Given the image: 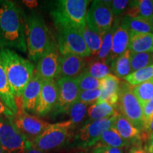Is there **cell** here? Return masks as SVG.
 <instances>
[{"instance_id":"1","label":"cell","mask_w":153,"mask_h":153,"mask_svg":"<svg viewBox=\"0 0 153 153\" xmlns=\"http://www.w3.org/2000/svg\"><path fill=\"white\" fill-rule=\"evenodd\" d=\"M26 16L11 1H0V48L27 51Z\"/></svg>"},{"instance_id":"2","label":"cell","mask_w":153,"mask_h":153,"mask_svg":"<svg viewBox=\"0 0 153 153\" xmlns=\"http://www.w3.org/2000/svg\"><path fill=\"white\" fill-rule=\"evenodd\" d=\"M0 54L15 99H22L25 88L35 71L33 62L8 48H0Z\"/></svg>"},{"instance_id":"3","label":"cell","mask_w":153,"mask_h":153,"mask_svg":"<svg viewBox=\"0 0 153 153\" xmlns=\"http://www.w3.org/2000/svg\"><path fill=\"white\" fill-rule=\"evenodd\" d=\"M25 32L28 58L38 62L54 41L51 31L40 15L31 13L26 17Z\"/></svg>"},{"instance_id":"4","label":"cell","mask_w":153,"mask_h":153,"mask_svg":"<svg viewBox=\"0 0 153 153\" xmlns=\"http://www.w3.org/2000/svg\"><path fill=\"white\" fill-rule=\"evenodd\" d=\"M88 0L57 1L51 11L55 27H70L79 30L87 25Z\"/></svg>"},{"instance_id":"5","label":"cell","mask_w":153,"mask_h":153,"mask_svg":"<svg viewBox=\"0 0 153 153\" xmlns=\"http://www.w3.org/2000/svg\"><path fill=\"white\" fill-rule=\"evenodd\" d=\"M73 129L70 120L51 124L33 142L30 143L35 148L44 152L56 150L71 140Z\"/></svg>"},{"instance_id":"6","label":"cell","mask_w":153,"mask_h":153,"mask_svg":"<svg viewBox=\"0 0 153 153\" xmlns=\"http://www.w3.org/2000/svg\"><path fill=\"white\" fill-rule=\"evenodd\" d=\"M117 105L120 114L140 131L145 130L143 107L132 91V87L127 82H120L119 99Z\"/></svg>"},{"instance_id":"7","label":"cell","mask_w":153,"mask_h":153,"mask_svg":"<svg viewBox=\"0 0 153 153\" xmlns=\"http://www.w3.org/2000/svg\"><path fill=\"white\" fill-rule=\"evenodd\" d=\"M16 104L18 111L13 117H11V120L26 140L31 143L33 142L51 123H48L38 116H33L26 111L22 106L21 99H16Z\"/></svg>"},{"instance_id":"8","label":"cell","mask_w":153,"mask_h":153,"mask_svg":"<svg viewBox=\"0 0 153 153\" xmlns=\"http://www.w3.org/2000/svg\"><path fill=\"white\" fill-rule=\"evenodd\" d=\"M118 116L87 122L74 136L72 145L79 148H87L96 145L102 134L113 127Z\"/></svg>"},{"instance_id":"9","label":"cell","mask_w":153,"mask_h":153,"mask_svg":"<svg viewBox=\"0 0 153 153\" xmlns=\"http://www.w3.org/2000/svg\"><path fill=\"white\" fill-rule=\"evenodd\" d=\"M57 48L61 55L91 57V53L79 30L70 27L57 28Z\"/></svg>"},{"instance_id":"10","label":"cell","mask_w":153,"mask_h":153,"mask_svg":"<svg viewBox=\"0 0 153 153\" xmlns=\"http://www.w3.org/2000/svg\"><path fill=\"white\" fill-rule=\"evenodd\" d=\"M0 143L2 153H26V140L9 116H0Z\"/></svg>"},{"instance_id":"11","label":"cell","mask_w":153,"mask_h":153,"mask_svg":"<svg viewBox=\"0 0 153 153\" xmlns=\"http://www.w3.org/2000/svg\"><path fill=\"white\" fill-rule=\"evenodd\" d=\"M114 16L105 1H93L87 10L86 23L94 31L104 35L112 27Z\"/></svg>"},{"instance_id":"12","label":"cell","mask_w":153,"mask_h":153,"mask_svg":"<svg viewBox=\"0 0 153 153\" xmlns=\"http://www.w3.org/2000/svg\"><path fill=\"white\" fill-rule=\"evenodd\" d=\"M58 86V99L53 111V116L68 113L70 108L76 102L79 97L80 89L76 79L60 78L57 80Z\"/></svg>"},{"instance_id":"13","label":"cell","mask_w":153,"mask_h":153,"mask_svg":"<svg viewBox=\"0 0 153 153\" xmlns=\"http://www.w3.org/2000/svg\"><path fill=\"white\" fill-rule=\"evenodd\" d=\"M57 45L53 41L46 53L38 61L35 71L43 81L58 77L60 58L57 53Z\"/></svg>"},{"instance_id":"14","label":"cell","mask_w":153,"mask_h":153,"mask_svg":"<svg viewBox=\"0 0 153 153\" xmlns=\"http://www.w3.org/2000/svg\"><path fill=\"white\" fill-rule=\"evenodd\" d=\"M58 86L55 79L43 81V86L35 114L38 116H45L51 112H53L58 99Z\"/></svg>"},{"instance_id":"15","label":"cell","mask_w":153,"mask_h":153,"mask_svg":"<svg viewBox=\"0 0 153 153\" xmlns=\"http://www.w3.org/2000/svg\"><path fill=\"white\" fill-rule=\"evenodd\" d=\"M86 65L87 61L84 57L74 55H62L60 58V70L57 78L76 79L85 72Z\"/></svg>"},{"instance_id":"16","label":"cell","mask_w":153,"mask_h":153,"mask_svg":"<svg viewBox=\"0 0 153 153\" xmlns=\"http://www.w3.org/2000/svg\"><path fill=\"white\" fill-rule=\"evenodd\" d=\"M43 83V80L34 71L33 76L25 88L21 99L22 106L26 111L35 113Z\"/></svg>"},{"instance_id":"17","label":"cell","mask_w":153,"mask_h":153,"mask_svg":"<svg viewBox=\"0 0 153 153\" xmlns=\"http://www.w3.org/2000/svg\"><path fill=\"white\" fill-rule=\"evenodd\" d=\"M130 32L120 26V21L117 19L116 27L113 35L111 51L106 60V63L110 68L112 63L128 48Z\"/></svg>"},{"instance_id":"18","label":"cell","mask_w":153,"mask_h":153,"mask_svg":"<svg viewBox=\"0 0 153 153\" xmlns=\"http://www.w3.org/2000/svg\"><path fill=\"white\" fill-rule=\"evenodd\" d=\"M120 88V79L114 74H109L100 80V98L97 101H105L112 106L118 104Z\"/></svg>"},{"instance_id":"19","label":"cell","mask_w":153,"mask_h":153,"mask_svg":"<svg viewBox=\"0 0 153 153\" xmlns=\"http://www.w3.org/2000/svg\"><path fill=\"white\" fill-rule=\"evenodd\" d=\"M113 128L116 129L120 136L130 144L138 142L142 139L141 131L135 128L127 118L120 114L116 118Z\"/></svg>"},{"instance_id":"20","label":"cell","mask_w":153,"mask_h":153,"mask_svg":"<svg viewBox=\"0 0 153 153\" xmlns=\"http://www.w3.org/2000/svg\"><path fill=\"white\" fill-rule=\"evenodd\" d=\"M128 49L132 53H153V33L130 32Z\"/></svg>"},{"instance_id":"21","label":"cell","mask_w":153,"mask_h":153,"mask_svg":"<svg viewBox=\"0 0 153 153\" xmlns=\"http://www.w3.org/2000/svg\"><path fill=\"white\" fill-rule=\"evenodd\" d=\"M0 99L8 107L9 109L12 111L13 114H16L18 111V108L16 104V99L11 91L7 74L4 68L1 54H0Z\"/></svg>"},{"instance_id":"22","label":"cell","mask_w":153,"mask_h":153,"mask_svg":"<svg viewBox=\"0 0 153 153\" xmlns=\"http://www.w3.org/2000/svg\"><path fill=\"white\" fill-rule=\"evenodd\" d=\"M125 16L131 18L149 20L153 16V2L152 0H137L130 1L126 9Z\"/></svg>"},{"instance_id":"23","label":"cell","mask_w":153,"mask_h":153,"mask_svg":"<svg viewBox=\"0 0 153 153\" xmlns=\"http://www.w3.org/2000/svg\"><path fill=\"white\" fill-rule=\"evenodd\" d=\"M118 114L119 113L116 109V106H112L105 101H97L89 106L87 122L111 118L118 116Z\"/></svg>"},{"instance_id":"24","label":"cell","mask_w":153,"mask_h":153,"mask_svg":"<svg viewBox=\"0 0 153 153\" xmlns=\"http://www.w3.org/2000/svg\"><path fill=\"white\" fill-rule=\"evenodd\" d=\"M120 24L129 32L137 33H153V26L148 20L145 19L131 18L124 16L120 20Z\"/></svg>"},{"instance_id":"25","label":"cell","mask_w":153,"mask_h":153,"mask_svg":"<svg viewBox=\"0 0 153 153\" xmlns=\"http://www.w3.org/2000/svg\"><path fill=\"white\" fill-rule=\"evenodd\" d=\"M131 53L128 49L123 54L118 57L111 66V72L118 79H125L131 73Z\"/></svg>"},{"instance_id":"26","label":"cell","mask_w":153,"mask_h":153,"mask_svg":"<svg viewBox=\"0 0 153 153\" xmlns=\"http://www.w3.org/2000/svg\"><path fill=\"white\" fill-rule=\"evenodd\" d=\"M79 30L91 53V56L95 57L100 50L103 36L90 29L87 25Z\"/></svg>"},{"instance_id":"27","label":"cell","mask_w":153,"mask_h":153,"mask_svg":"<svg viewBox=\"0 0 153 153\" xmlns=\"http://www.w3.org/2000/svg\"><path fill=\"white\" fill-rule=\"evenodd\" d=\"M128 145L130 143L120 136L116 129L111 127L102 134L98 143L96 145H106L113 148H123Z\"/></svg>"},{"instance_id":"28","label":"cell","mask_w":153,"mask_h":153,"mask_svg":"<svg viewBox=\"0 0 153 153\" xmlns=\"http://www.w3.org/2000/svg\"><path fill=\"white\" fill-rule=\"evenodd\" d=\"M85 72L96 79L101 80L111 74V68L105 61L93 57L87 62Z\"/></svg>"},{"instance_id":"29","label":"cell","mask_w":153,"mask_h":153,"mask_svg":"<svg viewBox=\"0 0 153 153\" xmlns=\"http://www.w3.org/2000/svg\"><path fill=\"white\" fill-rule=\"evenodd\" d=\"M116 24H117V19L115 21L112 27L108 30H107L106 33L103 35L100 50H99L97 55L94 57L106 62L107 59H108L110 55L111 51L113 35H114L115 29H116Z\"/></svg>"},{"instance_id":"30","label":"cell","mask_w":153,"mask_h":153,"mask_svg":"<svg viewBox=\"0 0 153 153\" xmlns=\"http://www.w3.org/2000/svg\"><path fill=\"white\" fill-rule=\"evenodd\" d=\"M132 91L141 106L153 99V78L140 85L132 87Z\"/></svg>"},{"instance_id":"31","label":"cell","mask_w":153,"mask_h":153,"mask_svg":"<svg viewBox=\"0 0 153 153\" xmlns=\"http://www.w3.org/2000/svg\"><path fill=\"white\" fill-rule=\"evenodd\" d=\"M90 105L83 104L76 101L69 109L68 114L70 116V120L71 121L73 128L79 126L83 122L86 116H87L88 108Z\"/></svg>"},{"instance_id":"32","label":"cell","mask_w":153,"mask_h":153,"mask_svg":"<svg viewBox=\"0 0 153 153\" xmlns=\"http://www.w3.org/2000/svg\"><path fill=\"white\" fill-rule=\"evenodd\" d=\"M153 78V65L132 72L125 78L126 82L131 87H135Z\"/></svg>"},{"instance_id":"33","label":"cell","mask_w":153,"mask_h":153,"mask_svg":"<svg viewBox=\"0 0 153 153\" xmlns=\"http://www.w3.org/2000/svg\"><path fill=\"white\" fill-rule=\"evenodd\" d=\"M151 65H153V53H131V66L132 72L137 71Z\"/></svg>"},{"instance_id":"34","label":"cell","mask_w":153,"mask_h":153,"mask_svg":"<svg viewBox=\"0 0 153 153\" xmlns=\"http://www.w3.org/2000/svg\"><path fill=\"white\" fill-rule=\"evenodd\" d=\"M80 91L93 90L99 89L100 80L93 77L87 72H83L76 79Z\"/></svg>"},{"instance_id":"35","label":"cell","mask_w":153,"mask_h":153,"mask_svg":"<svg viewBox=\"0 0 153 153\" xmlns=\"http://www.w3.org/2000/svg\"><path fill=\"white\" fill-rule=\"evenodd\" d=\"M101 96L100 89H93V90L80 91L78 101L83 104L91 105L94 104L99 100Z\"/></svg>"},{"instance_id":"36","label":"cell","mask_w":153,"mask_h":153,"mask_svg":"<svg viewBox=\"0 0 153 153\" xmlns=\"http://www.w3.org/2000/svg\"><path fill=\"white\" fill-rule=\"evenodd\" d=\"M109 7L114 17H118L123 14L127 9L130 1L128 0H113V1H105Z\"/></svg>"},{"instance_id":"37","label":"cell","mask_w":153,"mask_h":153,"mask_svg":"<svg viewBox=\"0 0 153 153\" xmlns=\"http://www.w3.org/2000/svg\"><path fill=\"white\" fill-rule=\"evenodd\" d=\"M142 107L143 111L144 129L148 131L150 124L153 120V99L145 103Z\"/></svg>"},{"instance_id":"38","label":"cell","mask_w":153,"mask_h":153,"mask_svg":"<svg viewBox=\"0 0 153 153\" xmlns=\"http://www.w3.org/2000/svg\"><path fill=\"white\" fill-rule=\"evenodd\" d=\"M94 153H123V149L113 148L106 145H96L93 150Z\"/></svg>"},{"instance_id":"39","label":"cell","mask_w":153,"mask_h":153,"mask_svg":"<svg viewBox=\"0 0 153 153\" xmlns=\"http://www.w3.org/2000/svg\"><path fill=\"white\" fill-rule=\"evenodd\" d=\"M0 116H7L9 117H13L14 116L12 111L9 109L8 107L4 104L1 99H0Z\"/></svg>"},{"instance_id":"40","label":"cell","mask_w":153,"mask_h":153,"mask_svg":"<svg viewBox=\"0 0 153 153\" xmlns=\"http://www.w3.org/2000/svg\"><path fill=\"white\" fill-rule=\"evenodd\" d=\"M26 153H46L44 152L43 151H41L38 150L32 145V143L29 142V141L26 140Z\"/></svg>"},{"instance_id":"41","label":"cell","mask_w":153,"mask_h":153,"mask_svg":"<svg viewBox=\"0 0 153 153\" xmlns=\"http://www.w3.org/2000/svg\"><path fill=\"white\" fill-rule=\"evenodd\" d=\"M130 153H148L146 148L143 149L141 147H134L131 150Z\"/></svg>"},{"instance_id":"42","label":"cell","mask_w":153,"mask_h":153,"mask_svg":"<svg viewBox=\"0 0 153 153\" xmlns=\"http://www.w3.org/2000/svg\"><path fill=\"white\" fill-rule=\"evenodd\" d=\"M149 146L153 150V134H150L149 139Z\"/></svg>"},{"instance_id":"43","label":"cell","mask_w":153,"mask_h":153,"mask_svg":"<svg viewBox=\"0 0 153 153\" xmlns=\"http://www.w3.org/2000/svg\"><path fill=\"white\" fill-rule=\"evenodd\" d=\"M148 132H150V134H153V120L152 121V123L150 124V128H149Z\"/></svg>"},{"instance_id":"44","label":"cell","mask_w":153,"mask_h":153,"mask_svg":"<svg viewBox=\"0 0 153 153\" xmlns=\"http://www.w3.org/2000/svg\"><path fill=\"white\" fill-rule=\"evenodd\" d=\"M146 148L147 151H148V153H153V150L150 148V146H149V145H148V147H146V148Z\"/></svg>"},{"instance_id":"45","label":"cell","mask_w":153,"mask_h":153,"mask_svg":"<svg viewBox=\"0 0 153 153\" xmlns=\"http://www.w3.org/2000/svg\"><path fill=\"white\" fill-rule=\"evenodd\" d=\"M148 21H149V22H150L151 25H152V26H153V16H152V17H151V18H150V19H149Z\"/></svg>"},{"instance_id":"46","label":"cell","mask_w":153,"mask_h":153,"mask_svg":"<svg viewBox=\"0 0 153 153\" xmlns=\"http://www.w3.org/2000/svg\"><path fill=\"white\" fill-rule=\"evenodd\" d=\"M0 153H2V150H1V143H0Z\"/></svg>"},{"instance_id":"47","label":"cell","mask_w":153,"mask_h":153,"mask_svg":"<svg viewBox=\"0 0 153 153\" xmlns=\"http://www.w3.org/2000/svg\"><path fill=\"white\" fill-rule=\"evenodd\" d=\"M79 153H84V152H79Z\"/></svg>"},{"instance_id":"48","label":"cell","mask_w":153,"mask_h":153,"mask_svg":"<svg viewBox=\"0 0 153 153\" xmlns=\"http://www.w3.org/2000/svg\"><path fill=\"white\" fill-rule=\"evenodd\" d=\"M152 2H153V1H152Z\"/></svg>"},{"instance_id":"49","label":"cell","mask_w":153,"mask_h":153,"mask_svg":"<svg viewBox=\"0 0 153 153\" xmlns=\"http://www.w3.org/2000/svg\"><path fill=\"white\" fill-rule=\"evenodd\" d=\"M93 153H94V152H93Z\"/></svg>"}]
</instances>
